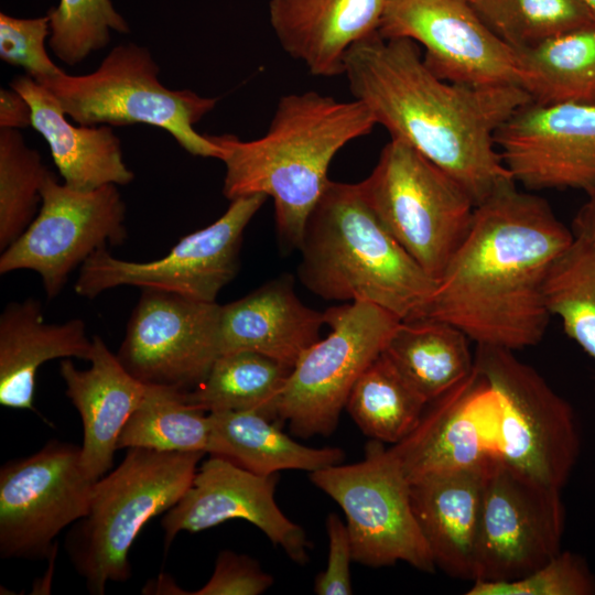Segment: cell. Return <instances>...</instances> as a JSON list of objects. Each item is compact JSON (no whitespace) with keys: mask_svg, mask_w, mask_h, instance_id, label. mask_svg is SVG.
I'll return each mask as SVG.
<instances>
[{"mask_svg":"<svg viewBox=\"0 0 595 595\" xmlns=\"http://www.w3.org/2000/svg\"><path fill=\"white\" fill-rule=\"evenodd\" d=\"M343 75L376 125L452 176L476 205L515 182L496 133L531 101L522 87L444 80L425 65L415 42L387 39L379 31L349 50Z\"/></svg>","mask_w":595,"mask_h":595,"instance_id":"cell-1","label":"cell"},{"mask_svg":"<svg viewBox=\"0 0 595 595\" xmlns=\"http://www.w3.org/2000/svg\"><path fill=\"white\" fill-rule=\"evenodd\" d=\"M573 240L545 199L505 184L476 205L423 317L456 326L477 345L513 351L539 344L551 317L548 277Z\"/></svg>","mask_w":595,"mask_h":595,"instance_id":"cell-2","label":"cell"},{"mask_svg":"<svg viewBox=\"0 0 595 595\" xmlns=\"http://www.w3.org/2000/svg\"><path fill=\"white\" fill-rule=\"evenodd\" d=\"M375 126L361 101L307 90L282 96L267 132L258 139L247 141L229 133L208 137L220 148L224 196L272 198L281 242L299 249L309 216L331 181L333 159Z\"/></svg>","mask_w":595,"mask_h":595,"instance_id":"cell-3","label":"cell"},{"mask_svg":"<svg viewBox=\"0 0 595 595\" xmlns=\"http://www.w3.org/2000/svg\"><path fill=\"white\" fill-rule=\"evenodd\" d=\"M298 275L327 301L368 302L401 321L421 318L437 281L398 244L358 183L329 181L306 221Z\"/></svg>","mask_w":595,"mask_h":595,"instance_id":"cell-4","label":"cell"},{"mask_svg":"<svg viewBox=\"0 0 595 595\" xmlns=\"http://www.w3.org/2000/svg\"><path fill=\"white\" fill-rule=\"evenodd\" d=\"M204 455L130 447L118 467L96 480L87 515L65 540L90 594L101 595L109 582L130 578L133 541L149 520L182 498Z\"/></svg>","mask_w":595,"mask_h":595,"instance_id":"cell-5","label":"cell"},{"mask_svg":"<svg viewBox=\"0 0 595 595\" xmlns=\"http://www.w3.org/2000/svg\"><path fill=\"white\" fill-rule=\"evenodd\" d=\"M159 73L147 47L127 43L115 46L90 74L63 73L41 85L77 125L145 123L167 131L194 156L219 159L220 148L194 129L215 108L217 98L169 89Z\"/></svg>","mask_w":595,"mask_h":595,"instance_id":"cell-6","label":"cell"},{"mask_svg":"<svg viewBox=\"0 0 595 595\" xmlns=\"http://www.w3.org/2000/svg\"><path fill=\"white\" fill-rule=\"evenodd\" d=\"M358 186L389 234L439 281L473 221L476 204L464 187L398 139Z\"/></svg>","mask_w":595,"mask_h":595,"instance_id":"cell-7","label":"cell"},{"mask_svg":"<svg viewBox=\"0 0 595 595\" xmlns=\"http://www.w3.org/2000/svg\"><path fill=\"white\" fill-rule=\"evenodd\" d=\"M474 358L498 399L500 458L521 474L561 490L582 446L573 407L512 350L477 345Z\"/></svg>","mask_w":595,"mask_h":595,"instance_id":"cell-8","label":"cell"},{"mask_svg":"<svg viewBox=\"0 0 595 595\" xmlns=\"http://www.w3.org/2000/svg\"><path fill=\"white\" fill-rule=\"evenodd\" d=\"M324 315L328 334L301 355L277 401V422H288L300 437L335 431L353 386L401 322L368 302L344 303Z\"/></svg>","mask_w":595,"mask_h":595,"instance_id":"cell-9","label":"cell"},{"mask_svg":"<svg viewBox=\"0 0 595 595\" xmlns=\"http://www.w3.org/2000/svg\"><path fill=\"white\" fill-rule=\"evenodd\" d=\"M310 478L343 509L355 562L380 567L402 561L435 571L412 510L410 483L382 442L369 441L361 461L315 470Z\"/></svg>","mask_w":595,"mask_h":595,"instance_id":"cell-10","label":"cell"},{"mask_svg":"<svg viewBox=\"0 0 595 595\" xmlns=\"http://www.w3.org/2000/svg\"><path fill=\"white\" fill-rule=\"evenodd\" d=\"M267 198L253 194L230 201L217 220L184 236L158 260L127 261L107 248L98 249L80 266L75 292L95 299L107 290L133 285L216 302L238 271L244 231Z\"/></svg>","mask_w":595,"mask_h":595,"instance_id":"cell-11","label":"cell"},{"mask_svg":"<svg viewBox=\"0 0 595 595\" xmlns=\"http://www.w3.org/2000/svg\"><path fill=\"white\" fill-rule=\"evenodd\" d=\"M117 186L76 191L61 184L48 170L35 218L1 251L0 274L34 271L46 298H56L77 266L98 249L126 240V205Z\"/></svg>","mask_w":595,"mask_h":595,"instance_id":"cell-12","label":"cell"},{"mask_svg":"<svg viewBox=\"0 0 595 595\" xmlns=\"http://www.w3.org/2000/svg\"><path fill=\"white\" fill-rule=\"evenodd\" d=\"M565 507L545 486L500 457L488 470L474 552V581L523 577L561 551Z\"/></svg>","mask_w":595,"mask_h":595,"instance_id":"cell-13","label":"cell"},{"mask_svg":"<svg viewBox=\"0 0 595 595\" xmlns=\"http://www.w3.org/2000/svg\"><path fill=\"white\" fill-rule=\"evenodd\" d=\"M96 480L85 473L80 446L51 441L0 469V555L45 559L55 538L89 510Z\"/></svg>","mask_w":595,"mask_h":595,"instance_id":"cell-14","label":"cell"},{"mask_svg":"<svg viewBox=\"0 0 595 595\" xmlns=\"http://www.w3.org/2000/svg\"><path fill=\"white\" fill-rule=\"evenodd\" d=\"M221 305L144 289L117 358L144 385L191 391L220 356Z\"/></svg>","mask_w":595,"mask_h":595,"instance_id":"cell-15","label":"cell"},{"mask_svg":"<svg viewBox=\"0 0 595 595\" xmlns=\"http://www.w3.org/2000/svg\"><path fill=\"white\" fill-rule=\"evenodd\" d=\"M379 33L415 42L423 48L425 65L444 80L521 87L516 52L467 0H388Z\"/></svg>","mask_w":595,"mask_h":595,"instance_id":"cell-16","label":"cell"},{"mask_svg":"<svg viewBox=\"0 0 595 595\" xmlns=\"http://www.w3.org/2000/svg\"><path fill=\"white\" fill-rule=\"evenodd\" d=\"M513 181L529 191L595 187V106L529 101L498 129Z\"/></svg>","mask_w":595,"mask_h":595,"instance_id":"cell-17","label":"cell"},{"mask_svg":"<svg viewBox=\"0 0 595 595\" xmlns=\"http://www.w3.org/2000/svg\"><path fill=\"white\" fill-rule=\"evenodd\" d=\"M418 425L389 450L409 483L486 465L499 454V403L476 369L431 401Z\"/></svg>","mask_w":595,"mask_h":595,"instance_id":"cell-18","label":"cell"},{"mask_svg":"<svg viewBox=\"0 0 595 595\" xmlns=\"http://www.w3.org/2000/svg\"><path fill=\"white\" fill-rule=\"evenodd\" d=\"M278 475L262 476L209 455L182 498L162 519L164 548L182 532H199L231 519L246 520L298 564L309 561L304 529L290 520L274 498Z\"/></svg>","mask_w":595,"mask_h":595,"instance_id":"cell-19","label":"cell"},{"mask_svg":"<svg viewBox=\"0 0 595 595\" xmlns=\"http://www.w3.org/2000/svg\"><path fill=\"white\" fill-rule=\"evenodd\" d=\"M388 0H270L269 22L282 50L317 77L343 75L359 41L379 31Z\"/></svg>","mask_w":595,"mask_h":595,"instance_id":"cell-20","label":"cell"},{"mask_svg":"<svg viewBox=\"0 0 595 595\" xmlns=\"http://www.w3.org/2000/svg\"><path fill=\"white\" fill-rule=\"evenodd\" d=\"M88 369L80 370L69 358L60 372L65 393L79 413L83 425L82 465L94 480L113 464L119 436L145 393L147 385L130 375L102 338L93 337Z\"/></svg>","mask_w":595,"mask_h":595,"instance_id":"cell-21","label":"cell"},{"mask_svg":"<svg viewBox=\"0 0 595 595\" xmlns=\"http://www.w3.org/2000/svg\"><path fill=\"white\" fill-rule=\"evenodd\" d=\"M324 312L306 306L290 274L268 281L239 300L221 305L220 355L252 351L294 367L320 339Z\"/></svg>","mask_w":595,"mask_h":595,"instance_id":"cell-22","label":"cell"},{"mask_svg":"<svg viewBox=\"0 0 595 595\" xmlns=\"http://www.w3.org/2000/svg\"><path fill=\"white\" fill-rule=\"evenodd\" d=\"M493 462L410 483L412 510L434 564L450 576L474 581L484 488Z\"/></svg>","mask_w":595,"mask_h":595,"instance_id":"cell-23","label":"cell"},{"mask_svg":"<svg viewBox=\"0 0 595 595\" xmlns=\"http://www.w3.org/2000/svg\"><path fill=\"white\" fill-rule=\"evenodd\" d=\"M10 87L30 105L32 127L46 140L64 184L85 192L133 181L111 127L71 123L52 91L28 75L14 78Z\"/></svg>","mask_w":595,"mask_h":595,"instance_id":"cell-24","label":"cell"},{"mask_svg":"<svg viewBox=\"0 0 595 595\" xmlns=\"http://www.w3.org/2000/svg\"><path fill=\"white\" fill-rule=\"evenodd\" d=\"M91 349L82 320L48 324L37 300L9 303L0 316V404L33 410L39 368L58 358L89 360Z\"/></svg>","mask_w":595,"mask_h":595,"instance_id":"cell-25","label":"cell"},{"mask_svg":"<svg viewBox=\"0 0 595 595\" xmlns=\"http://www.w3.org/2000/svg\"><path fill=\"white\" fill-rule=\"evenodd\" d=\"M207 454L224 457L262 476L284 469L315 470L340 464V447H309L282 432L274 420L258 411L208 413Z\"/></svg>","mask_w":595,"mask_h":595,"instance_id":"cell-26","label":"cell"},{"mask_svg":"<svg viewBox=\"0 0 595 595\" xmlns=\"http://www.w3.org/2000/svg\"><path fill=\"white\" fill-rule=\"evenodd\" d=\"M469 340L447 322L421 317L401 321L382 353L430 403L473 371Z\"/></svg>","mask_w":595,"mask_h":595,"instance_id":"cell-27","label":"cell"},{"mask_svg":"<svg viewBox=\"0 0 595 595\" xmlns=\"http://www.w3.org/2000/svg\"><path fill=\"white\" fill-rule=\"evenodd\" d=\"M515 52L532 101L595 106V23Z\"/></svg>","mask_w":595,"mask_h":595,"instance_id":"cell-28","label":"cell"},{"mask_svg":"<svg viewBox=\"0 0 595 595\" xmlns=\"http://www.w3.org/2000/svg\"><path fill=\"white\" fill-rule=\"evenodd\" d=\"M291 369L252 351L221 354L186 400L205 412L258 411L277 421V401Z\"/></svg>","mask_w":595,"mask_h":595,"instance_id":"cell-29","label":"cell"},{"mask_svg":"<svg viewBox=\"0 0 595 595\" xmlns=\"http://www.w3.org/2000/svg\"><path fill=\"white\" fill-rule=\"evenodd\" d=\"M428 404L381 353L353 386L345 410L366 436L397 444L418 425Z\"/></svg>","mask_w":595,"mask_h":595,"instance_id":"cell-30","label":"cell"},{"mask_svg":"<svg viewBox=\"0 0 595 595\" xmlns=\"http://www.w3.org/2000/svg\"><path fill=\"white\" fill-rule=\"evenodd\" d=\"M208 413L193 405L185 391L147 385L138 408L126 423L119 448L143 447L160 452L207 454Z\"/></svg>","mask_w":595,"mask_h":595,"instance_id":"cell-31","label":"cell"},{"mask_svg":"<svg viewBox=\"0 0 595 595\" xmlns=\"http://www.w3.org/2000/svg\"><path fill=\"white\" fill-rule=\"evenodd\" d=\"M488 29L513 51L595 23L581 0H467Z\"/></svg>","mask_w":595,"mask_h":595,"instance_id":"cell-32","label":"cell"},{"mask_svg":"<svg viewBox=\"0 0 595 595\" xmlns=\"http://www.w3.org/2000/svg\"><path fill=\"white\" fill-rule=\"evenodd\" d=\"M545 299L551 316L595 361V245L574 238L549 273Z\"/></svg>","mask_w":595,"mask_h":595,"instance_id":"cell-33","label":"cell"},{"mask_svg":"<svg viewBox=\"0 0 595 595\" xmlns=\"http://www.w3.org/2000/svg\"><path fill=\"white\" fill-rule=\"evenodd\" d=\"M41 154L26 145L17 129L0 128V250L32 223L47 173Z\"/></svg>","mask_w":595,"mask_h":595,"instance_id":"cell-34","label":"cell"},{"mask_svg":"<svg viewBox=\"0 0 595 595\" xmlns=\"http://www.w3.org/2000/svg\"><path fill=\"white\" fill-rule=\"evenodd\" d=\"M50 47L64 63L76 65L108 45L110 32L127 34L128 22L111 0H60L47 12Z\"/></svg>","mask_w":595,"mask_h":595,"instance_id":"cell-35","label":"cell"},{"mask_svg":"<svg viewBox=\"0 0 595 595\" xmlns=\"http://www.w3.org/2000/svg\"><path fill=\"white\" fill-rule=\"evenodd\" d=\"M467 595H595V575L583 556L560 551L530 574L504 582H473Z\"/></svg>","mask_w":595,"mask_h":595,"instance_id":"cell-36","label":"cell"},{"mask_svg":"<svg viewBox=\"0 0 595 595\" xmlns=\"http://www.w3.org/2000/svg\"><path fill=\"white\" fill-rule=\"evenodd\" d=\"M51 35L48 15L21 19L0 14V57L21 67L26 75L42 84L64 72L50 58L45 39Z\"/></svg>","mask_w":595,"mask_h":595,"instance_id":"cell-37","label":"cell"},{"mask_svg":"<svg viewBox=\"0 0 595 595\" xmlns=\"http://www.w3.org/2000/svg\"><path fill=\"white\" fill-rule=\"evenodd\" d=\"M273 584V577L246 554L221 551L207 583L194 595H259Z\"/></svg>","mask_w":595,"mask_h":595,"instance_id":"cell-38","label":"cell"},{"mask_svg":"<svg viewBox=\"0 0 595 595\" xmlns=\"http://www.w3.org/2000/svg\"><path fill=\"white\" fill-rule=\"evenodd\" d=\"M328 536V556L326 569L314 581L317 595L353 594L350 563L354 561L346 523L336 513L326 518Z\"/></svg>","mask_w":595,"mask_h":595,"instance_id":"cell-39","label":"cell"},{"mask_svg":"<svg viewBox=\"0 0 595 595\" xmlns=\"http://www.w3.org/2000/svg\"><path fill=\"white\" fill-rule=\"evenodd\" d=\"M32 127V110L28 101L13 88L0 89V128Z\"/></svg>","mask_w":595,"mask_h":595,"instance_id":"cell-40","label":"cell"},{"mask_svg":"<svg viewBox=\"0 0 595 595\" xmlns=\"http://www.w3.org/2000/svg\"><path fill=\"white\" fill-rule=\"evenodd\" d=\"M571 231L574 238L595 245V187L586 192V199L572 220Z\"/></svg>","mask_w":595,"mask_h":595,"instance_id":"cell-41","label":"cell"},{"mask_svg":"<svg viewBox=\"0 0 595 595\" xmlns=\"http://www.w3.org/2000/svg\"><path fill=\"white\" fill-rule=\"evenodd\" d=\"M593 13L595 18V0H581Z\"/></svg>","mask_w":595,"mask_h":595,"instance_id":"cell-42","label":"cell"}]
</instances>
